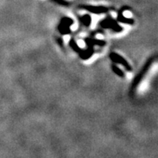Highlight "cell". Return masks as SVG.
I'll use <instances>...</instances> for the list:
<instances>
[{
  "instance_id": "3957f363",
  "label": "cell",
  "mask_w": 158,
  "mask_h": 158,
  "mask_svg": "<svg viewBox=\"0 0 158 158\" xmlns=\"http://www.w3.org/2000/svg\"><path fill=\"white\" fill-rule=\"evenodd\" d=\"M82 23H83L86 26H89L90 22H91V18H90V16L86 15V16H84L82 18Z\"/></svg>"
},
{
  "instance_id": "5b68a950",
  "label": "cell",
  "mask_w": 158,
  "mask_h": 158,
  "mask_svg": "<svg viewBox=\"0 0 158 158\" xmlns=\"http://www.w3.org/2000/svg\"><path fill=\"white\" fill-rule=\"evenodd\" d=\"M87 43L88 44H99V45H103L104 44V41L102 40H87Z\"/></svg>"
},
{
  "instance_id": "52a82bcc",
  "label": "cell",
  "mask_w": 158,
  "mask_h": 158,
  "mask_svg": "<svg viewBox=\"0 0 158 158\" xmlns=\"http://www.w3.org/2000/svg\"><path fill=\"white\" fill-rule=\"evenodd\" d=\"M112 69H113V71L115 72V74H117L119 76H120V77H123V76H124V73L121 71L119 68H117L116 66H112Z\"/></svg>"
},
{
  "instance_id": "8992f818",
  "label": "cell",
  "mask_w": 158,
  "mask_h": 158,
  "mask_svg": "<svg viewBox=\"0 0 158 158\" xmlns=\"http://www.w3.org/2000/svg\"><path fill=\"white\" fill-rule=\"evenodd\" d=\"M61 24L65 25V26H68V27H69L70 25L73 24V20L70 19H69V18H65V19H62V21Z\"/></svg>"
},
{
  "instance_id": "7a4b0ae2",
  "label": "cell",
  "mask_w": 158,
  "mask_h": 158,
  "mask_svg": "<svg viewBox=\"0 0 158 158\" xmlns=\"http://www.w3.org/2000/svg\"><path fill=\"white\" fill-rule=\"evenodd\" d=\"M87 9L93 13H102L107 11L105 7H99V6H87Z\"/></svg>"
},
{
  "instance_id": "ba28073f",
  "label": "cell",
  "mask_w": 158,
  "mask_h": 158,
  "mask_svg": "<svg viewBox=\"0 0 158 158\" xmlns=\"http://www.w3.org/2000/svg\"><path fill=\"white\" fill-rule=\"evenodd\" d=\"M70 46L75 50V51H77V52H80V49H79V47L78 46V44L76 42H74V40H71L70 41Z\"/></svg>"
},
{
  "instance_id": "30bf717a",
  "label": "cell",
  "mask_w": 158,
  "mask_h": 158,
  "mask_svg": "<svg viewBox=\"0 0 158 158\" xmlns=\"http://www.w3.org/2000/svg\"><path fill=\"white\" fill-rule=\"evenodd\" d=\"M124 17H126V18H130L131 16H132V14H131L129 11H126V12H124Z\"/></svg>"
},
{
  "instance_id": "9c48e42d",
  "label": "cell",
  "mask_w": 158,
  "mask_h": 158,
  "mask_svg": "<svg viewBox=\"0 0 158 158\" xmlns=\"http://www.w3.org/2000/svg\"><path fill=\"white\" fill-rule=\"evenodd\" d=\"M119 20L121 22H123V23H129V24H132V21H131L130 19H128V18L124 17V16H119Z\"/></svg>"
},
{
  "instance_id": "277c9868",
  "label": "cell",
  "mask_w": 158,
  "mask_h": 158,
  "mask_svg": "<svg viewBox=\"0 0 158 158\" xmlns=\"http://www.w3.org/2000/svg\"><path fill=\"white\" fill-rule=\"evenodd\" d=\"M59 30H60V31L61 32V33H63V34H67V33H69V30L68 26H65V25L62 24H60Z\"/></svg>"
},
{
  "instance_id": "6da1fadb",
  "label": "cell",
  "mask_w": 158,
  "mask_h": 158,
  "mask_svg": "<svg viewBox=\"0 0 158 158\" xmlns=\"http://www.w3.org/2000/svg\"><path fill=\"white\" fill-rule=\"evenodd\" d=\"M111 58L115 62H117V63H119L121 65H124L127 69H129V70L131 69L130 66L127 64V61H126L122 56H119V55H117V54H115V53H112V54H111Z\"/></svg>"
}]
</instances>
